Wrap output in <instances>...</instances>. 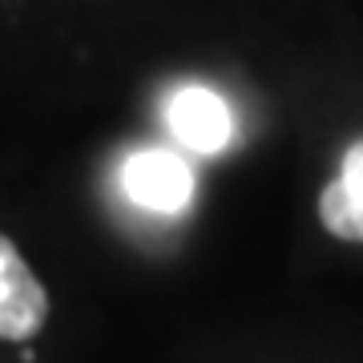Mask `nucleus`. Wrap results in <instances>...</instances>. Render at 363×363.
Returning a JSON list of instances; mask_svg holds the SVG:
<instances>
[{
  "label": "nucleus",
  "instance_id": "7ed1b4c3",
  "mask_svg": "<svg viewBox=\"0 0 363 363\" xmlns=\"http://www.w3.org/2000/svg\"><path fill=\"white\" fill-rule=\"evenodd\" d=\"M49 315V295L25 267L21 250L0 234V339L37 335Z\"/></svg>",
  "mask_w": 363,
  "mask_h": 363
},
{
  "label": "nucleus",
  "instance_id": "f257e3e1",
  "mask_svg": "<svg viewBox=\"0 0 363 363\" xmlns=\"http://www.w3.org/2000/svg\"><path fill=\"white\" fill-rule=\"evenodd\" d=\"M121 190L133 206L154 214H178L194 198V169L174 150H142L121 166Z\"/></svg>",
  "mask_w": 363,
  "mask_h": 363
},
{
  "label": "nucleus",
  "instance_id": "f03ea898",
  "mask_svg": "<svg viewBox=\"0 0 363 363\" xmlns=\"http://www.w3.org/2000/svg\"><path fill=\"white\" fill-rule=\"evenodd\" d=\"M166 121L174 138H178L190 154H218L226 150L234 133V117L226 109L214 89L206 85H186L169 97V109H166Z\"/></svg>",
  "mask_w": 363,
  "mask_h": 363
},
{
  "label": "nucleus",
  "instance_id": "20e7f679",
  "mask_svg": "<svg viewBox=\"0 0 363 363\" xmlns=\"http://www.w3.org/2000/svg\"><path fill=\"white\" fill-rule=\"evenodd\" d=\"M319 218L335 238L363 242V138L347 145L339 178L319 198Z\"/></svg>",
  "mask_w": 363,
  "mask_h": 363
}]
</instances>
